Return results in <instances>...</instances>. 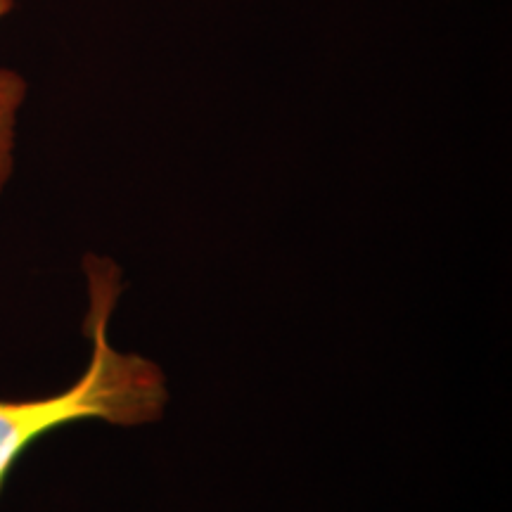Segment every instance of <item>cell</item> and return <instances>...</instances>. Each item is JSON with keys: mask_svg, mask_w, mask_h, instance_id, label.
<instances>
[{"mask_svg": "<svg viewBox=\"0 0 512 512\" xmlns=\"http://www.w3.org/2000/svg\"><path fill=\"white\" fill-rule=\"evenodd\" d=\"M12 8H15V0H0V17L10 15Z\"/></svg>", "mask_w": 512, "mask_h": 512, "instance_id": "obj_3", "label": "cell"}, {"mask_svg": "<svg viewBox=\"0 0 512 512\" xmlns=\"http://www.w3.org/2000/svg\"><path fill=\"white\" fill-rule=\"evenodd\" d=\"M88 313L83 328L91 339V361L64 392L41 399H0V494L24 451L57 427L102 420L117 427L150 425L164 415L169 389L157 363L121 354L110 342V318L121 294V271L110 259H83Z\"/></svg>", "mask_w": 512, "mask_h": 512, "instance_id": "obj_1", "label": "cell"}, {"mask_svg": "<svg viewBox=\"0 0 512 512\" xmlns=\"http://www.w3.org/2000/svg\"><path fill=\"white\" fill-rule=\"evenodd\" d=\"M27 93L29 83L22 74L0 67V192L5 190L15 169L17 119Z\"/></svg>", "mask_w": 512, "mask_h": 512, "instance_id": "obj_2", "label": "cell"}]
</instances>
